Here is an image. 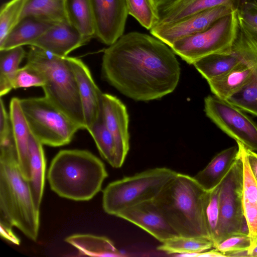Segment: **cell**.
<instances>
[{
    "mask_svg": "<svg viewBox=\"0 0 257 257\" xmlns=\"http://www.w3.org/2000/svg\"><path fill=\"white\" fill-rule=\"evenodd\" d=\"M101 74L124 95L147 101L160 99L175 89L180 67L165 43L153 35L132 32L104 50Z\"/></svg>",
    "mask_w": 257,
    "mask_h": 257,
    "instance_id": "6da1fadb",
    "label": "cell"
},
{
    "mask_svg": "<svg viewBox=\"0 0 257 257\" xmlns=\"http://www.w3.org/2000/svg\"><path fill=\"white\" fill-rule=\"evenodd\" d=\"M39 210L20 169L12 128L4 126L0 128V224L15 226L35 241Z\"/></svg>",
    "mask_w": 257,
    "mask_h": 257,
    "instance_id": "7a4b0ae2",
    "label": "cell"
},
{
    "mask_svg": "<svg viewBox=\"0 0 257 257\" xmlns=\"http://www.w3.org/2000/svg\"><path fill=\"white\" fill-rule=\"evenodd\" d=\"M107 176L103 163L91 152L63 150L52 160L47 179L51 190L59 196L88 201L100 191Z\"/></svg>",
    "mask_w": 257,
    "mask_h": 257,
    "instance_id": "3957f363",
    "label": "cell"
},
{
    "mask_svg": "<svg viewBox=\"0 0 257 257\" xmlns=\"http://www.w3.org/2000/svg\"><path fill=\"white\" fill-rule=\"evenodd\" d=\"M207 193L193 177L178 173L154 201L178 235L211 240L204 214Z\"/></svg>",
    "mask_w": 257,
    "mask_h": 257,
    "instance_id": "277c9868",
    "label": "cell"
},
{
    "mask_svg": "<svg viewBox=\"0 0 257 257\" xmlns=\"http://www.w3.org/2000/svg\"><path fill=\"white\" fill-rule=\"evenodd\" d=\"M26 57L27 63L39 70L44 78V96L81 130L85 129L78 84L67 56L60 57L30 46Z\"/></svg>",
    "mask_w": 257,
    "mask_h": 257,
    "instance_id": "5b68a950",
    "label": "cell"
},
{
    "mask_svg": "<svg viewBox=\"0 0 257 257\" xmlns=\"http://www.w3.org/2000/svg\"><path fill=\"white\" fill-rule=\"evenodd\" d=\"M177 173L169 168H156L113 181L103 191V210L116 216L129 207L153 200Z\"/></svg>",
    "mask_w": 257,
    "mask_h": 257,
    "instance_id": "8992f818",
    "label": "cell"
},
{
    "mask_svg": "<svg viewBox=\"0 0 257 257\" xmlns=\"http://www.w3.org/2000/svg\"><path fill=\"white\" fill-rule=\"evenodd\" d=\"M20 102L31 133L43 145H67L81 130L44 96L20 99Z\"/></svg>",
    "mask_w": 257,
    "mask_h": 257,
    "instance_id": "52a82bcc",
    "label": "cell"
},
{
    "mask_svg": "<svg viewBox=\"0 0 257 257\" xmlns=\"http://www.w3.org/2000/svg\"><path fill=\"white\" fill-rule=\"evenodd\" d=\"M242 162L238 150L237 157L220 183L219 218L214 247L225 238L237 234L248 235L244 216L242 197Z\"/></svg>",
    "mask_w": 257,
    "mask_h": 257,
    "instance_id": "ba28073f",
    "label": "cell"
},
{
    "mask_svg": "<svg viewBox=\"0 0 257 257\" xmlns=\"http://www.w3.org/2000/svg\"><path fill=\"white\" fill-rule=\"evenodd\" d=\"M236 27L235 9L205 31L179 39L170 48L187 63L193 64L208 55L230 52Z\"/></svg>",
    "mask_w": 257,
    "mask_h": 257,
    "instance_id": "9c48e42d",
    "label": "cell"
},
{
    "mask_svg": "<svg viewBox=\"0 0 257 257\" xmlns=\"http://www.w3.org/2000/svg\"><path fill=\"white\" fill-rule=\"evenodd\" d=\"M204 111L218 128L236 142L257 152V123L244 111L214 95L205 98Z\"/></svg>",
    "mask_w": 257,
    "mask_h": 257,
    "instance_id": "30bf717a",
    "label": "cell"
},
{
    "mask_svg": "<svg viewBox=\"0 0 257 257\" xmlns=\"http://www.w3.org/2000/svg\"><path fill=\"white\" fill-rule=\"evenodd\" d=\"M236 27L231 49L247 56L253 64L250 80L227 100L257 117V35L243 23L236 10Z\"/></svg>",
    "mask_w": 257,
    "mask_h": 257,
    "instance_id": "8fae6325",
    "label": "cell"
},
{
    "mask_svg": "<svg viewBox=\"0 0 257 257\" xmlns=\"http://www.w3.org/2000/svg\"><path fill=\"white\" fill-rule=\"evenodd\" d=\"M236 8L232 4L220 5L171 24L155 26L150 30V33L171 47L179 39L205 31L220 18L232 13Z\"/></svg>",
    "mask_w": 257,
    "mask_h": 257,
    "instance_id": "7c38bea8",
    "label": "cell"
},
{
    "mask_svg": "<svg viewBox=\"0 0 257 257\" xmlns=\"http://www.w3.org/2000/svg\"><path fill=\"white\" fill-rule=\"evenodd\" d=\"M95 37L110 46L123 35L128 14L126 0H89Z\"/></svg>",
    "mask_w": 257,
    "mask_h": 257,
    "instance_id": "4fadbf2b",
    "label": "cell"
},
{
    "mask_svg": "<svg viewBox=\"0 0 257 257\" xmlns=\"http://www.w3.org/2000/svg\"><path fill=\"white\" fill-rule=\"evenodd\" d=\"M116 216L139 226L161 243L179 235L169 223L154 199L129 207L120 212Z\"/></svg>",
    "mask_w": 257,
    "mask_h": 257,
    "instance_id": "5bb4252c",
    "label": "cell"
},
{
    "mask_svg": "<svg viewBox=\"0 0 257 257\" xmlns=\"http://www.w3.org/2000/svg\"><path fill=\"white\" fill-rule=\"evenodd\" d=\"M67 59L77 80L86 130L102 117L103 93L95 84L88 67L81 59L68 56Z\"/></svg>",
    "mask_w": 257,
    "mask_h": 257,
    "instance_id": "9a60e30c",
    "label": "cell"
},
{
    "mask_svg": "<svg viewBox=\"0 0 257 257\" xmlns=\"http://www.w3.org/2000/svg\"><path fill=\"white\" fill-rule=\"evenodd\" d=\"M89 40L68 22L54 24L30 46L65 57Z\"/></svg>",
    "mask_w": 257,
    "mask_h": 257,
    "instance_id": "2e32d148",
    "label": "cell"
},
{
    "mask_svg": "<svg viewBox=\"0 0 257 257\" xmlns=\"http://www.w3.org/2000/svg\"><path fill=\"white\" fill-rule=\"evenodd\" d=\"M102 116L115 140L120 155L125 160L130 148L129 119L125 106L115 96L103 93Z\"/></svg>",
    "mask_w": 257,
    "mask_h": 257,
    "instance_id": "e0dca14e",
    "label": "cell"
},
{
    "mask_svg": "<svg viewBox=\"0 0 257 257\" xmlns=\"http://www.w3.org/2000/svg\"><path fill=\"white\" fill-rule=\"evenodd\" d=\"M231 51L241 57L240 62L224 74L207 81L212 93L219 98L227 100L248 83L253 69L250 58L237 51L232 49Z\"/></svg>",
    "mask_w": 257,
    "mask_h": 257,
    "instance_id": "ac0fdd59",
    "label": "cell"
},
{
    "mask_svg": "<svg viewBox=\"0 0 257 257\" xmlns=\"http://www.w3.org/2000/svg\"><path fill=\"white\" fill-rule=\"evenodd\" d=\"M236 144L242 162V202L243 214L252 247L257 243V181L251 170L245 147L240 142H237Z\"/></svg>",
    "mask_w": 257,
    "mask_h": 257,
    "instance_id": "d6986e66",
    "label": "cell"
},
{
    "mask_svg": "<svg viewBox=\"0 0 257 257\" xmlns=\"http://www.w3.org/2000/svg\"><path fill=\"white\" fill-rule=\"evenodd\" d=\"M9 115L20 169L24 178L29 181L31 178L29 151L31 131L21 108L20 98L11 99Z\"/></svg>",
    "mask_w": 257,
    "mask_h": 257,
    "instance_id": "ffe728a7",
    "label": "cell"
},
{
    "mask_svg": "<svg viewBox=\"0 0 257 257\" xmlns=\"http://www.w3.org/2000/svg\"><path fill=\"white\" fill-rule=\"evenodd\" d=\"M238 154L237 145L221 151L194 178L204 190L211 191L221 182L235 162Z\"/></svg>",
    "mask_w": 257,
    "mask_h": 257,
    "instance_id": "44dd1931",
    "label": "cell"
},
{
    "mask_svg": "<svg viewBox=\"0 0 257 257\" xmlns=\"http://www.w3.org/2000/svg\"><path fill=\"white\" fill-rule=\"evenodd\" d=\"M240 2V0H178L159 11V20L155 26L171 24L222 5L232 4L237 8Z\"/></svg>",
    "mask_w": 257,
    "mask_h": 257,
    "instance_id": "7402d4cb",
    "label": "cell"
},
{
    "mask_svg": "<svg viewBox=\"0 0 257 257\" xmlns=\"http://www.w3.org/2000/svg\"><path fill=\"white\" fill-rule=\"evenodd\" d=\"M53 25L34 17H24L0 42V50L30 46Z\"/></svg>",
    "mask_w": 257,
    "mask_h": 257,
    "instance_id": "603a6c76",
    "label": "cell"
},
{
    "mask_svg": "<svg viewBox=\"0 0 257 257\" xmlns=\"http://www.w3.org/2000/svg\"><path fill=\"white\" fill-rule=\"evenodd\" d=\"M31 178L28 181L33 199L40 209L44 188L46 171V159L43 144L31 132L29 138Z\"/></svg>",
    "mask_w": 257,
    "mask_h": 257,
    "instance_id": "cb8c5ba5",
    "label": "cell"
},
{
    "mask_svg": "<svg viewBox=\"0 0 257 257\" xmlns=\"http://www.w3.org/2000/svg\"><path fill=\"white\" fill-rule=\"evenodd\" d=\"M65 241L76 248L80 255L93 256L122 255L113 242L105 236L88 234H75L66 238Z\"/></svg>",
    "mask_w": 257,
    "mask_h": 257,
    "instance_id": "d4e9b609",
    "label": "cell"
},
{
    "mask_svg": "<svg viewBox=\"0 0 257 257\" xmlns=\"http://www.w3.org/2000/svg\"><path fill=\"white\" fill-rule=\"evenodd\" d=\"M93 139L101 157L112 167L120 168L124 162L115 140L105 124L103 116L86 129Z\"/></svg>",
    "mask_w": 257,
    "mask_h": 257,
    "instance_id": "484cf974",
    "label": "cell"
},
{
    "mask_svg": "<svg viewBox=\"0 0 257 257\" xmlns=\"http://www.w3.org/2000/svg\"><path fill=\"white\" fill-rule=\"evenodd\" d=\"M241 60L240 56L231 51L208 55L196 61L193 65L207 81L228 72Z\"/></svg>",
    "mask_w": 257,
    "mask_h": 257,
    "instance_id": "4316f807",
    "label": "cell"
},
{
    "mask_svg": "<svg viewBox=\"0 0 257 257\" xmlns=\"http://www.w3.org/2000/svg\"><path fill=\"white\" fill-rule=\"evenodd\" d=\"M28 16L53 24L68 22L65 0H27L21 19Z\"/></svg>",
    "mask_w": 257,
    "mask_h": 257,
    "instance_id": "83f0119b",
    "label": "cell"
},
{
    "mask_svg": "<svg viewBox=\"0 0 257 257\" xmlns=\"http://www.w3.org/2000/svg\"><path fill=\"white\" fill-rule=\"evenodd\" d=\"M69 23L89 41L95 37V29L89 0H65Z\"/></svg>",
    "mask_w": 257,
    "mask_h": 257,
    "instance_id": "f1b7e54d",
    "label": "cell"
},
{
    "mask_svg": "<svg viewBox=\"0 0 257 257\" xmlns=\"http://www.w3.org/2000/svg\"><path fill=\"white\" fill-rule=\"evenodd\" d=\"M214 248L213 243L210 239L201 237L176 235L162 242L157 247L159 251L168 254L188 255L203 252Z\"/></svg>",
    "mask_w": 257,
    "mask_h": 257,
    "instance_id": "f546056e",
    "label": "cell"
},
{
    "mask_svg": "<svg viewBox=\"0 0 257 257\" xmlns=\"http://www.w3.org/2000/svg\"><path fill=\"white\" fill-rule=\"evenodd\" d=\"M26 53L23 46L0 50V95L2 97L13 89L16 73Z\"/></svg>",
    "mask_w": 257,
    "mask_h": 257,
    "instance_id": "4dcf8cb0",
    "label": "cell"
},
{
    "mask_svg": "<svg viewBox=\"0 0 257 257\" xmlns=\"http://www.w3.org/2000/svg\"><path fill=\"white\" fill-rule=\"evenodd\" d=\"M128 14L140 24L150 30L159 20V10L154 0H126Z\"/></svg>",
    "mask_w": 257,
    "mask_h": 257,
    "instance_id": "1f68e13d",
    "label": "cell"
},
{
    "mask_svg": "<svg viewBox=\"0 0 257 257\" xmlns=\"http://www.w3.org/2000/svg\"><path fill=\"white\" fill-rule=\"evenodd\" d=\"M27 0H11L0 11V42L16 26L21 18Z\"/></svg>",
    "mask_w": 257,
    "mask_h": 257,
    "instance_id": "d6a6232c",
    "label": "cell"
},
{
    "mask_svg": "<svg viewBox=\"0 0 257 257\" xmlns=\"http://www.w3.org/2000/svg\"><path fill=\"white\" fill-rule=\"evenodd\" d=\"M220 183L210 191H207L204 205L206 223L211 240L215 238L219 218V193Z\"/></svg>",
    "mask_w": 257,
    "mask_h": 257,
    "instance_id": "836d02e7",
    "label": "cell"
},
{
    "mask_svg": "<svg viewBox=\"0 0 257 257\" xmlns=\"http://www.w3.org/2000/svg\"><path fill=\"white\" fill-rule=\"evenodd\" d=\"M45 84L44 78L36 68L26 63L20 68L15 76L13 86V89L29 88L31 87H41Z\"/></svg>",
    "mask_w": 257,
    "mask_h": 257,
    "instance_id": "e575fe53",
    "label": "cell"
},
{
    "mask_svg": "<svg viewBox=\"0 0 257 257\" xmlns=\"http://www.w3.org/2000/svg\"><path fill=\"white\" fill-rule=\"evenodd\" d=\"M251 246V239L248 235L240 233L234 234L225 238L215 245L214 248L223 253L225 255V253L229 252L249 249Z\"/></svg>",
    "mask_w": 257,
    "mask_h": 257,
    "instance_id": "d590c367",
    "label": "cell"
},
{
    "mask_svg": "<svg viewBox=\"0 0 257 257\" xmlns=\"http://www.w3.org/2000/svg\"><path fill=\"white\" fill-rule=\"evenodd\" d=\"M236 11L245 25L257 35V2L244 1L239 4Z\"/></svg>",
    "mask_w": 257,
    "mask_h": 257,
    "instance_id": "8d00e7d4",
    "label": "cell"
},
{
    "mask_svg": "<svg viewBox=\"0 0 257 257\" xmlns=\"http://www.w3.org/2000/svg\"><path fill=\"white\" fill-rule=\"evenodd\" d=\"M1 235L7 241L12 243L19 245L20 239L14 234L12 227L1 224Z\"/></svg>",
    "mask_w": 257,
    "mask_h": 257,
    "instance_id": "74e56055",
    "label": "cell"
},
{
    "mask_svg": "<svg viewBox=\"0 0 257 257\" xmlns=\"http://www.w3.org/2000/svg\"><path fill=\"white\" fill-rule=\"evenodd\" d=\"M246 148L247 159L252 172L257 181V153L253 151Z\"/></svg>",
    "mask_w": 257,
    "mask_h": 257,
    "instance_id": "f35d334b",
    "label": "cell"
},
{
    "mask_svg": "<svg viewBox=\"0 0 257 257\" xmlns=\"http://www.w3.org/2000/svg\"><path fill=\"white\" fill-rule=\"evenodd\" d=\"M188 256L226 257L223 253L217 250L215 248L203 252L192 254Z\"/></svg>",
    "mask_w": 257,
    "mask_h": 257,
    "instance_id": "ab89813d",
    "label": "cell"
},
{
    "mask_svg": "<svg viewBox=\"0 0 257 257\" xmlns=\"http://www.w3.org/2000/svg\"><path fill=\"white\" fill-rule=\"evenodd\" d=\"M178 1V0H154L159 11L170 6Z\"/></svg>",
    "mask_w": 257,
    "mask_h": 257,
    "instance_id": "60d3db41",
    "label": "cell"
},
{
    "mask_svg": "<svg viewBox=\"0 0 257 257\" xmlns=\"http://www.w3.org/2000/svg\"><path fill=\"white\" fill-rule=\"evenodd\" d=\"M226 257L227 256H249L248 253V249H242V250H235L231 252H229L225 253Z\"/></svg>",
    "mask_w": 257,
    "mask_h": 257,
    "instance_id": "b9f144b4",
    "label": "cell"
},
{
    "mask_svg": "<svg viewBox=\"0 0 257 257\" xmlns=\"http://www.w3.org/2000/svg\"><path fill=\"white\" fill-rule=\"evenodd\" d=\"M249 256H257V243L248 249Z\"/></svg>",
    "mask_w": 257,
    "mask_h": 257,
    "instance_id": "7bdbcfd3",
    "label": "cell"
}]
</instances>
